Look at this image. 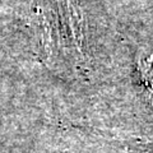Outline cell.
<instances>
[{
    "mask_svg": "<svg viewBox=\"0 0 153 153\" xmlns=\"http://www.w3.org/2000/svg\"><path fill=\"white\" fill-rule=\"evenodd\" d=\"M138 152H139V153H153V148H152V149H151V148H149V149H148V148H139V149H137Z\"/></svg>",
    "mask_w": 153,
    "mask_h": 153,
    "instance_id": "cell-1",
    "label": "cell"
}]
</instances>
